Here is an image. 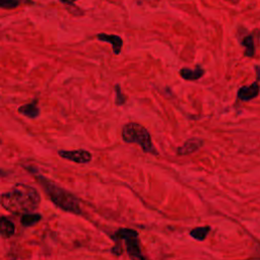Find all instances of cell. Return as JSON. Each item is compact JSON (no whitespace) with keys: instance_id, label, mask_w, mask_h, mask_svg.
Segmentation results:
<instances>
[{"instance_id":"obj_1","label":"cell","mask_w":260,"mask_h":260,"mask_svg":"<svg viewBox=\"0 0 260 260\" xmlns=\"http://www.w3.org/2000/svg\"><path fill=\"white\" fill-rule=\"evenodd\" d=\"M40 205L39 191L31 185L17 183L1 194V206L11 213H29L35 211Z\"/></svg>"},{"instance_id":"obj_2","label":"cell","mask_w":260,"mask_h":260,"mask_svg":"<svg viewBox=\"0 0 260 260\" xmlns=\"http://www.w3.org/2000/svg\"><path fill=\"white\" fill-rule=\"evenodd\" d=\"M36 179L45 191V193L48 195L49 199L56 207H58L64 211L75 214H80L82 212L80 201L69 191L60 187L44 176H36Z\"/></svg>"},{"instance_id":"obj_3","label":"cell","mask_w":260,"mask_h":260,"mask_svg":"<svg viewBox=\"0 0 260 260\" xmlns=\"http://www.w3.org/2000/svg\"><path fill=\"white\" fill-rule=\"evenodd\" d=\"M122 139L126 143L139 144L144 153L157 156L155 145L153 144L151 133L141 124L137 122H128L122 127Z\"/></svg>"},{"instance_id":"obj_4","label":"cell","mask_w":260,"mask_h":260,"mask_svg":"<svg viewBox=\"0 0 260 260\" xmlns=\"http://www.w3.org/2000/svg\"><path fill=\"white\" fill-rule=\"evenodd\" d=\"M114 240L117 243L121 241L125 243L126 251L132 258L142 259L139 238L137 231L131 229H119L114 235Z\"/></svg>"},{"instance_id":"obj_5","label":"cell","mask_w":260,"mask_h":260,"mask_svg":"<svg viewBox=\"0 0 260 260\" xmlns=\"http://www.w3.org/2000/svg\"><path fill=\"white\" fill-rule=\"evenodd\" d=\"M59 156L62 159L70 161L76 164H88L92 161V154L85 150H74V151H65L61 150L58 152Z\"/></svg>"},{"instance_id":"obj_6","label":"cell","mask_w":260,"mask_h":260,"mask_svg":"<svg viewBox=\"0 0 260 260\" xmlns=\"http://www.w3.org/2000/svg\"><path fill=\"white\" fill-rule=\"evenodd\" d=\"M260 92V87L258 82L253 83L248 87H242L237 92V99L243 102H249L258 97Z\"/></svg>"},{"instance_id":"obj_7","label":"cell","mask_w":260,"mask_h":260,"mask_svg":"<svg viewBox=\"0 0 260 260\" xmlns=\"http://www.w3.org/2000/svg\"><path fill=\"white\" fill-rule=\"evenodd\" d=\"M203 140L201 139L197 138H191L187 139L182 145L179 146L177 149V155L178 156H187L190 154H193L197 152L201 146L203 145Z\"/></svg>"},{"instance_id":"obj_8","label":"cell","mask_w":260,"mask_h":260,"mask_svg":"<svg viewBox=\"0 0 260 260\" xmlns=\"http://www.w3.org/2000/svg\"><path fill=\"white\" fill-rule=\"evenodd\" d=\"M96 38L99 41L110 43L112 45L113 53H114L115 55H119L120 54L121 49L123 47V40H122V38L120 36L113 35V34H111V35H110V34L101 33V34H98V35L96 36Z\"/></svg>"},{"instance_id":"obj_9","label":"cell","mask_w":260,"mask_h":260,"mask_svg":"<svg viewBox=\"0 0 260 260\" xmlns=\"http://www.w3.org/2000/svg\"><path fill=\"white\" fill-rule=\"evenodd\" d=\"M205 72H206L205 69H203L200 65H196L195 69H188V67H183V69L179 71L181 77H182L183 80L189 82H194L199 80V78L205 75Z\"/></svg>"},{"instance_id":"obj_10","label":"cell","mask_w":260,"mask_h":260,"mask_svg":"<svg viewBox=\"0 0 260 260\" xmlns=\"http://www.w3.org/2000/svg\"><path fill=\"white\" fill-rule=\"evenodd\" d=\"M18 113L30 119H36L40 116V109L37 106L36 101L32 102L30 104L22 105L17 109Z\"/></svg>"},{"instance_id":"obj_11","label":"cell","mask_w":260,"mask_h":260,"mask_svg":"<svg viewBox=\"0 0 260 260\" xmlns=\"http://www.w3.org/2000/svg\"><path fill=\"white\" fill-rule=\"evenodd\" d=\"M0 233L3 238H9L16 233V225L14 222L7 217H1L0 220Z\"/></svg>"},{"instance_id":"obj_12","label":"cell","mask_w":260,"mask_h":260,"mask_svg":"<svg viewBox=\"0 0 260 260\" xmlns=\"http://www.w3.org/2000/svg\"><path fill=\"white\" fill-rule=\"evenodd\" d=\"M242 45L245 48V56L246 57H253L255 55V43L254 37L252 34H247V35L242 39Z\"/></svg>"},{"instance_id":"obj_13","label":"cell","mask_w":260,"mask_h":260,"mask_svg":"<svg viewBox=\"0 0 260 260\" xmlns=\"http://www.w3.org/2000/svg\"><path fill=\"white\" fill-rule=\"evenodd\" d=\"M42 220V216L40 213L35 212H29L22 214L20 218V224L24 225L25 228L32 227V225H37Z\"/></svg>"},{"instance_id":"obj_14","label":"cell","mask_w":260,"mask_h":260,"mask_svg":"<svg viewBox=\"0 0 260 260\" xmlns=\"http://www.w3.org/2000/svg\"><path fill=\"white\" fill-rule=\"evenodd\" d=\"M210 231V227H198L190 231V236L197 241H203Z\"/></svg>"},{"instance_id":"obj_15","label":"cell","mask_w":260,"mask_h":260,"mask_svg":"<svg viewBox=\"0 0 260 260\" xmlns=\"http://www.w3.org/2000/svg\"><path fill=\"white\" fill-rule=\"evenodd\" d=\"M25 2L33 3L32 0H1V1H0V6L3 9H13Z\"/></svg>"},{"instance_id":"obj_16","label":"cell","mask_w":260,"mask_h":260,"mask_svg":"<svg viewBox=\"0 0 260 260\" xmlns=\"http://www.w3.org/2000/svg\"><path fill=\"white\" fill-rule=\"evenodd\" d=\"M115 102H116L117 106L124 105L126 102V97L124 96L122 89H121V87L118 84L115 86Z\"/></svg>"},{"instance_id":"obj_17","label":"cell","mask_w":260,"mask_h":260,"mask_svg":"<svg viewBox=\"0 0 260 260\" xmlns=\"http://www.w3.org/2000/svg\"><path fill=\"white\" fill-rule=\"evenodd\" d=\"M75 1H77V0H60V2H62L63 4H66V5H71Z\"/></svg>"},{"instance_id":"obj_18","label":"cell","mask_w":260,"mask_h":260,"mask_svg":"<svg viewBox=\"0 0 260 260\" xmlns=\"http://www.w3.org/2000/svg\"><path fill=\"white\" fill-rule=\"evenodd\" d=\"M255 71H256V76H257V82H260V66H255Z\"/></svg>"}]
</instances>
